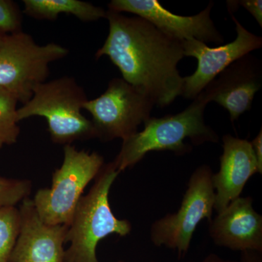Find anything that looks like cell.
Segmentation results:
<instances>
[{"label":"cell","instance_id":"277c9868","mask_svg":"<svg viewBox=\"0 0 262 262\" xmlns=\"http://www.w3.org/2000/svg\"><path fill=\"white\" fill-rule=\"evenodd\" d=\"M87 95L72 77L46 81L34 89L32 98L17 110L20 122L29 117H44L51 140L70 145L76 141L96 138L91 120L82 113Z\"/></svg>","mask_w":262,"mask_h":262},{"label":"cell","instance_id":"ffe728a7","mask_svg":"<svg viewBox=\"0 0 262 262\" xmlns=\"http://www.w3.org/2000/svg\"><path fill=\"white\" fill-rule=\"evenodd\" d=\"M238 6L244 7L262 27V1L261 0H241L237 1Z\"/></svg>","mask_w":262,"mask_h":262},{"label":"cell","instance_id":"8fae6325","mask_svg":"<svg viewBox=\"0 0 262 262\" xmlns=\"http://www.w3.org/2000/svg\"><path fill=\"white\" fill-rule=\"evenodd\" d=\"M261 84V61L250 53L222 71L198 96L207 103L215 102L225 108L234 122L251 110Z\"/></svg>","mask_w":262,"mask_h":262},{"label":"cell","instance_id":"cb8c5ba5","mask_svg":"<svg viewBox=\"0 0 262 262\" xmlns=\"http://www.w3.org/2000/svg\"><path fill=\"white\" fill-rule=\"evenodd\" d=\"M7 34L5 33L2 32L0 31V46H1L2 43H3V40H4L5 37H6Z\"/></svg>","mask_w":262,"mask_h":262},{"label":"cell","instance_id":"ba28073f","mask_svg":"<svg viewBox=\"0 0 262 262\" xmlns=\"http://www.w3.org/2000/svg\"><path fill=\"white\" fill-rule=\"evenodd\" d=\"M155 105L141 90L122 78H113L103 94L84 103L83 110L92 117L96 138L107 142L123 141L137 133Z\"/></svg>","mask_w":262,"mask_h":262},{"label":"cell","instance_id":"7402d4cb","mask_svg":"<svg viewBox=\"0 0 262 262\" xmlns=\"http://www.w3.org/2000/svg\"><path fill=\"white\" fill-rule=\"evenodd\" d=\"M238 262H262V253L256 251L241 252Z\"/></svg>","mask_w":262,"mask_h":262},{"label":"cell","instance_id":"d4e9b609","mask_svg":"<svg viewBox=\"0 0 262 262\" xmlns=\"http://www.w3.org/2000/svg\"><path fill=\"white\" fill-rule=\"evenodd\" d=\"M66 262V261H64ZM117 262H125V261H117Z\"/></svg>","mask_w":262,"mask_h":262},{"label":"cell","instance_id":"ac0fdd59","mask_svg":"<svg viewBox=\"0 0 262 262\" xmlns=\"http://www.w3.org/2000/svg\"><path fill=\"white\" fill-rule=\"evenodd\" d=\"M32 182L27 179L0 177V209L15 207L28 198Z\"/></svg>","mask_w":262,"mask_h":262},{"label":"cell","instance_id":"9c48e42d","mask_svg":"<svg viewBox=\"0 0 262 262\" xmlns=\"http://www.w3.org/2000/svg\"><path fill=\"white\" fill-rule=\"evenodd\" d=\"M237 37L232 42L211 48L206 43L189 39L183 41L184 57L198 60V68L192 75L183 77L181 96L194 100L222 71L233 62L262 47V38L253 34L242 25L234 15Z\"/></svg>","mask_w":262,"mask_h":262},{"label":"cell","instance_id":"7c38bea8","mask_svg":"<svg viewBox=\"0 0 262 262\" xmlns=\"http://www.w3.org/2000/svg\"><path fill=\"white\" fill-rule=\"evenodd\" d=\"M19 212L20 231L8 262H64L68 226L43 222L29 198Z\"/></svg>","mask_w":262,"mask_h":262},{"label":"cell","instance_id":"5bb4252c","mask_svg":"<svg viewBox=\"0 0 262 262\" xmlns=\"http://www.w3.org/2000/svg\"><path fill=\"white\" fill-rule=\"evenodd\" d=\"M220 169L212 177L217 213L241 196L246 183L259 168L251 142L227 134L222 137ZM261 174V173H260Z\"/></svg>","mask_w":262,"mask_h":262},{"label":"cell","instance_id":"8992f818","mask_svg":"<svg viewBox=\"0 0 262 262\" xmlns=\"http://www.w3.org/2000/svg\"><path fill=\"white\" fill-rule=\"evenodd\" d=\"M68 53L56 43L39 46L23 31L7 34L0 46V87L24 104L38 84L47 81L50 65Z\"/></svg>","mask_w":262,"mask_h":262},{"label":"cell","instance_id":"e0dca14e","mask_svg":"<svg viewBox=\"0 0 262 262\" xmlns=\"http://www.w3.org/2000/svg\"><path fill=\"white\" fill-rule=\"evenodd\" d=\"M20 215L15 207L0 209V262H8L20 231Z\"/></svg>","mask_w":262,"mask_h":262},{"label":"cell","instance_id":"9a60e30c","mask_svg":"<svg viewBox=\"0 0 262 262\" xmlns=\"http://www.w3.org/2000/svg\"><path fill=\"white\" fill-rule=\"evenodd\" d=\"M24 14L38 20H56L61 13L74 15L81 21H97L106 18L100 7L80 0H24Z\"/></svg>","mask_w":262,"mask_h":262},{"label":"cell","instance_id":"3957f363","mask_svg":"<svg viewBox=\"0 0 262 262\" xmlns=\"http://www.w3.org/2000/svg\"><path fill=\"white\" fill-rule=\"evenodd\" d=\"M120 173L113 162L104 164L89 192L80 198L68 226L66 262H99L96 248L101 239L112 234L125 237L130 233V222L114 215L108 200Z\"/></svg>","mask_w":262,"mask_h":262},{"label":"cell","instance_id":"d6986e66","mask_svg":"<svg viewBox=\"0 0 262 262\" xmlns=\"http://www.w3.org/2000/svg\"><path fill=\"white\" fill-rule=\"evenodd\" d=\"M0 31L7 34L22 31V11L14 2L0 0Z\"/></svg>","mask_w":262,"mask_h":262},{"label":"cell","instance_id":"5b68a950","mask_svg":"<svg viewBox=\"0 0 262 262\" xmlns=\"http://www.w3.org/2000/svg\"><path fill=\"white\" fill-rule=\"evenodd\" d=\"M103 165V156L96 151L65 145L63 163L53 174L51 187L39 189L32 200L41 220L50 225H70L84 189Z\"/></svg>","mask_w":262,"mask_h":262},{"label":"cell","instance_id":"44dd1931","mask_svg":"<svg viewBox=\"0 0 262 262\" xmlns=\"http://www.w3.org/2000/svg\"><path fill=\"white\" fill-rule=\"evenodd\" d=\"M252 146L253 151H254L255 156L259 168L260 173H262V130H260L257 136L255 137L251 142Z\"/></svg>","mask_w":262,"mask_h":262},{"label":"cell","instance_id":"7a4b0ae2","mask_svg":"<svg viewBox=\"0 0 262 262\" xmlns=\"http://www.w3.org/2000/svg\"><path fill=\"white\" fill-rule=\"evenodd\" d=\"M207 104L198 96L181 113L160 118L150 117L144 122V130L122 141L120 152L113 161L117 170L122 173L132 168L150 151L188 154L192 151V146L185 142L186 139H189L195 146L218 142V134L205 122Z\"/></svg>","mask_w":262,"mask_h":262},{"label":"cell","instance_id":"4fadbf2b","mask_svg":"<svg viewBox=\"0 0 262 262\" xmlns=\"http://www.w3.org/2000/svg\"><path fill=\"white\" fill-rule=\"evenodd\" d=\"M251 196H239L209 222L210 237L216 246L235 251L262 253V215Z\"/></svg>","mask_w":262,"mask_h":262},{"label":"cell","instance_id":"30bf717a","mask_svg":"<svg viewBox=\"0 0 262 262\" xmlns=\"http://www.w3.org/2000/svg\"><path fill=\"white\" fill-rule=\"evenodd\" d=\"M213 7L211 2L198 14L183 16L170 13L158 0H113L108 4V10L145 19L163 34L180 42L196 39L206 44H222L225 39L211 18Z\"/></svg>","mask_w":262,"mask_h":262},{"label":"cell","instance_id":"603a6c76","mask_svg":"<svg viewBox=\"0 0 262 262\" xmlns=\"http://www.w3.org/2000/svg\"><path fill=\"white\" fill-rule=\"evenodd\" d=\"M188 262H238L237 261H232V260L225 259L221 257L219 255L215 253H210L209 255L206 256L203 260L200 261H188Z\"/></svg>","mask_w":262,"mask_h":262},{"label":"cell","instance_id":"52a82bcc","mask_svg":"<svg viewBox=\"0 0 262 262\" xmlns=\"http://www.w3.org/2000/svg\"><path fill=\"white\" fill-rule=\"evenodd\" d=\"M213 174L208 165L195 169L189 177L178 211L155 221L150 227L153 245L177 251L180 256L189 251L198 226L203 220H212L215 205Z\"/></svg>","mask_w":262,"mask_h":262},{"label":"cell","instance_id":"6da1fadb","mask_svg":"<svg viewBox=\"0 0 262 262\" xmlns=\"http://www.w3.org/2000/svg\"><path fill=\"white\" fill-rule=\"evenodd\" d=\"M108 34L96 58L107 56L122 79L147 95L157 106H168L181 96L184 58L182 42L163 34L145 19L106 10Z\"/></svg>","mask_w":262,"mask_h":262},{"label":"cell","instance_id":"2e32d148","mask_svg":"<svg viewBox=\"0 0 262 262\" xmlns=\"http://www.w3.org/2000/svg\"><path fill=\"white\" fill-rule=\"evenodd\" d=\"M18 101L11 93L0 87V149L15 144L20 134L17 104Z\"/></svg>","mask_w":262,"mask_h":262}]
</instances>
